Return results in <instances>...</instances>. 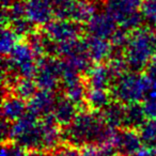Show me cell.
Here are the masks:
<instances>
[{"mask_svg": "<svg viewBox=\"0 0 156 156\" xmlns=\"http://www.w3.org/2000/svg\"><path fill=\"white\" fill-rule=\"evenodd\" d=\"M115 128L105 123L101 113L80 111L74 121L65 126L62 138L73 147L86 144H112Z\"/></svg>", "mask_w": 156, "mask_h": 156, "instance_id": "6da1fadb", "label": "cell"}, {"mask_svg": "<svg viewBox=\"0 0 156 156\" xmlns=\"http://www.w3.org/2000/svg\"><path fill=\"white\" fill-rule=\"evenodd\" d=\"M156 50V37L150 29H137L129 35L125 46L124 58L132 71L145 69Z\"/></svg>", "mask_w": 156, "mask_h": 156, "instance_id": "7a4b0ae2", "label": "cell"}, {"mask_svg": "<svg viewBox=\"0 0 156 156\" xmlns=\"http://www.w3.org/2000/svg\"><path fill=\"white\" fill-rule=\"evenodd\" d=\"M150 89L149 78L138 72H125L112 86V96L124 105L139 103L147 98Z\"/></svg>", "mask_w": 156, "mask_h": 156, "instance_id": "3957f363", "label": "cell"}, {"mask_svg": "<svg viewBox=\"0 0 156 156\" xmlns=\"http://www.w3.org/2000/svg\"><path fill=\"white\" fill-rule=\"evenodd\" d=\"M35 55L28 43H17L8 59L2 61V73L14 74L20 78H34Z\"/></svg>", "mask_w": 156, "mask_h": 156, "instance_id": "277c9868", "label": "cell"}, {"mask_svg": "<svg viewBox=\"0 0 156 156\" xmlns=\"http://www.w3.org/2000/svg\"><path fill=\"white\" fill-rule=\"evenodd\" d=\"M33 79L40 90L55 91L58 89L61 81V61L51 56L40 57Z\"/></svg>", "mask_w": 156, "mask_h": 156, "instance_id": "5b68a950", "label": "cell"}, {"mask_svg": "<svg viewBox=\"0 0 156 156\" xmlns=\"http://www.w3.org/2000/svg\"><path fill=\"white\" fill-rule=\"evenodd\" d=\"M44 27V32L58 44L75 41L83 31L80 23H77L73 20L58 18L57 20H51Z\"/></svg>", "mask_w": 156, "mask_h": 156, "instance_id": "8992f818", "label": "cell"}, {"mask_svg": "<svg viewBox=\"0 0 156 156\" xmlns=\"http://www.w3.org/2000/svg\"><path fill=\"white\" fill-rule=\"evenodd\" d=\"M112 145L120 155L133 156L141 149L143 144L138 130L123 127L120 130L117 129Z\"/></svg>", "mask_w": 156, "mask_h": 156, "instance_id": "52a82bcc", "label": "cell"}, {"mask_svg": "<svg viewBox=\"0 0 156 156\" xmlns=\"http://www.w3.org/2000/svg\"><path fill=\"white\" fill-rule=\"evenodd\" d=\"M117 24L108 13H95L87 23L86 30L90 37L110 40L118 29Z\"/></svg>", "mask_w": 156, "mask_h": 156, "instance_id": "ba28073f", "label": "cell"}, {"mask_svg": "<svg viewBox=\"0 0 156 156\" xmlns=\"http://www.w3.org/2000/svg\"><path fill=\"white\" fill-rule=\"evenodd\" d=\"M54 10L50 0H27L26 17L35 26H46L51 22Z\"/></svg>", "mask_w": 156, "mask_h": 156, "instance_id": "9c48e42d", "label": "cell"}, {"mask_svg": "<svg viewBox=\"0 0 156 156\" xmlns=\"http://www.w3.org/2000/svg\"><path fill=\"white\" fill-rule=\"evenodd\" d=\"M142 0H106L105 9L118 24L121 25L129 16L139 12Z\"/></svg>", "mask_w": 156, "mask_h": 156, "instance_id": "30bf717a", "label": "cell"}, {"mask_svg": "<svg viewBox=\"0 0 156 156\" xmlns=\"http://www.w3.org/2000/svg\"><path fill=\"white\" fill-rule=\"evenodd\" d=\"M57 98L52 91L40 90L34 94L33 98L29 100L27 104L28 111L37 118H44L54 112L57 103Z\"/></svg>", "mask_w": 156, "mask_h": 156, "instance_id": "8fae6325", "label": "cell"}, {"mask_svg": "<svg viewBox=\"0 0 156 156\" xmlns=\"http://www.w3.org/2000/svg\"><path fill=\"white\" fill-rule=\"evenodd\" d=\"M85 43L88 55L93 62H102L104 60H109L115 54L113 51L115 46L106 39L89 35L85 40Z\"/></svg>", "mask_w": 156, "mask_h": 156, "instance_id": "7c38bea8", "label": "cell"}, {"mask_svg": "<svg viewBox=\"0 0 156 156\" xmlns=\"http://www.w3.org/2000/svg\"><path fill=\"white\" fill-rule=\"evenodd\" d=\"M115 78L108 65H95L88 72L87 83L91 89L107 90L115 83Z\"/></svg>", "mask_w": 156, "mask_h": 156, "instance_id": "4fadbf2b", "label": "cell"}, {"mask_svg": "<svg viewBox=\"0 0 156 156\" xmlns=\"http://www.w3.org/2000/svg\"><path fill=\"white\" fill-rule=\"evenodd\" d=\"M52 115L59 125L65 127V126L69 125L74 121L76 115H78L77 105L66 96H61L57 100Z\"/></svg>", "mask_w": 156, "mask_h": 156, "instance_id": "5bb4252c", "label": "cell"}, {"mask_svg": "<svg viewBox=\"0 0 156 156\" xmlns=\"http://www.w3.org/2000/svg\"><path fill=\"white\" fill-rule=\"evenodd\" d=\"M2 119L9 122H15L22 118L28 110L25 100L17 95H8L2 102Z\"/></svg>", "mask_w": 156, "mask_h": 156, "instance_id": "9a60e30c", "label": "cell"}, {"mask_svg": "<svg viewBox=\"0 0 156 156\" xmlns=\"http://www.w3.org/2000/svg\"><path fill=\"white\" fill-rule=\"evenodd\" d=\"M125 109L126 106H124L123 103L119 102H112L105 107L101 115L104 119L105 123L108 126L115 129L124 127V121H125Z\"/></svg>", "mask_w": 156, "mask_h": 156, "instance_id": "2e32d148", "label": "cell"}, {"mask_svg": "<svg viewBox=\"0 0 156 156\" xmlns=\"http://www.w3.org/2000/svg\"><path fill=\"white\" fill-rule=\"evenodd\" d=\"M147 119L145 115L143 106L139 103L126 105L125 109V121H124V127L125 128H134L139 129L141 125Z\"/></svg>", "mask_w": 156, "mask_h": 156, "instance_id": "e0dca14e", "label": "cell"}, {"mask_svg": "<svg viewBox=\"0 0 156 156\" xmlns=\"http://www.w3.org/2000/svg\"><path fill=\"white\" fill-rule=\"evenodd\" d=\"M63 87H64L65 96L69 98L76 105H80L86 102V96H87L88 91L86 89L85 83L81 80L80 77L63 83Z\"/></svg>", "mask_w": 156, "mask_h": 156, "instance_id": "ac0fdd59", "label": "cell"}, {"mask_svg": "<svg viewBox=\"0 0 156 156\" xmlns=\"http://www.w3.org/2000/svg\"><path fill=\"white\" fill-rule=\"evenodd\" d=\"M87 105L94 111H102L111 103V96L107 90L103 89H91L87 92L86 96Z\"/></svg>", "mask_w": 156, "mask_h": 156, "instance_id": "d6986e66", "label": "cell"}, {"mask_svg": "<svg viewBox=\"0 0 156 156\" xmlns=\"http://www.w3.org/2000/svg\"><path fill=\"white\" fill-rule=\"evenodd\" d=\"M98 5L93 0H77L72 20L77 23H88L90 18L98 13Z\"/></svg>", "mask_w": 156, "mask_h": 156, "instance_id": "ffe728a7", "label": "cell"}, {"mask_svg": "<svg viewBox=\"0 0 156 156\" xmlns=\"http://www.w3.org/2000/svg\"><path fill=\"white\" fill-rule=\"evenodd\" d=\"M37 122H39L37 121V117H35L34 115H32V113L27 110V112L22 118H20L17 121L13 122V124H11L10 140L15 141L23 134H25L27 130H29L31 127H33Z\"/></svg>", "mask_w": 156, "mask_h": 156, "instance_id": "44dd1931", "label": "cell"}, {"mask_svg": "<svg viewBox=\"0 0 156 156\" xmlns=\"http://www.w3.org/2000/svg\"><path fill=\"white\" fill-rule=\"evenodd\" d=\"M11 88L14 94L23 100H30L37 92V86L32 78H18Z\"/></svg>", "mask_w": 156, "mask_h": 156, "instance_id": "7402d4cb", "label": "cell"}, {"mask_svg": "<svg viewBox=\"0 0 156 156\" xmlns=\"http://www.w3.org/2000/svg\"><path fill=\"white\" fill-rule=\"evenodd\" d=\"M143 147L156 149V119H147L138 129Z\"/></svg>", "mask_w": 156, "mask_h": 156, "instance_id": "603a6c76", "label": "cell"}, {"mask_svg": "<svg viewBox=\"0 0 156 156\" xmlns=\"http://www.w3.org/2000/svg\"><path fill=\"white\" fill-rule=\"evenodd\" d=\"M54 15L59 20H72L77 0H50Z\"/></svg>", "mask_w": 156, "mask_h": 156, "instance_id": "cb8c5ba5", "label": "cell"}, {"mask_svg": "<svg viewBox=\"0 0 156 156\" xmlns=\"http://www.w3.org/2000/svg\"><path fill=\"white\" fill-rule=\"evenodd\" d=\"M26 16V1L14 0L10 7L2 9V24L11 23L12 20Z\"/></svg>", "mask_w": 156, "mask_h": 156, "instance_id": "d4e9b609", "label": "cell"}, {"mask_svg": "<svg viewBox=\"0 0 156 156\" xmlns=\"http://www.w3.org/2000/svg\"><path fill=\"white\" fill-rule=\"evenodd\" d=\"M18 35L11 28H3L0 40V51L3 56H9L10 52L17 44Z\"/></svg>", "mask_w": 156, "mask_h": 156, "instance_id": "484cf974", "label": "cell"}, {"mask_svg": "<svg viewBox=\"0 0 156 156\" xmlns=\"http://www.w3.org/2000/svg\"><path fill=\"white\" fill-rule=\"evenodd\" d=\"M140 13L149 26L156 27V0H142Z\"/></svg>", "mask_w": 156, "mask_h": 156, "instance_id": "4316f807", "label": "cell"}, {"mask_svg": "<svg viewBox=\"0 0 156 156\" xmlns=\"http://www.w3.org/2000/svg\"><path fill=\"white\" fill-rule=\"evenodd\" d=\"M10 25H11L10 28H11L18 37H25V35L31 34V33L33 32V26H34L26 16L12 20V22L10 23Z\"/></svg>", "mask_w": 156, "mask_h": 156, "instance_id": "83f0119b", "label": "cell"}, {"mask_svg": "<svg viewBox=\"0 0 156 156\" xmlns=\"http://www.w3.org/2000/svg\"><path fill=\"white\" fill-rule=\"evenodd\" d=\"M27 150L20 145L18 143L14 142H7L3 143L1 147V156H28L27 155Z\"/></svg>", "mask_w": 156, "mask_h": 156, "instance_id": "f1b7e54d", "label": "cell"}, {"mask_svg": "<svg viewBox=\"0 0 156 156\" xmlns=\"http://www.w3.org/2000/svg\"><path fill=\"white\" fill-rule=\"evenodd\" d=\"M129 35L128 34V31L125 30L123 28L117 29L113 35L111 37L110 41L111 44L115 46V48H123L126 46L128 42V39H129Z\"/></svg>", "mask_w": 156, "mask_h": 156, "instance_id": "f546056e", "label": "cell"}, {"mask_svg": "<svg viewBox=\"0 0 156 156\" xmlns=\"http://www.w3.org/2000/svg\"><path fill=\"white\" fill-rule=\"evenodd\" d=\"M145 75L149 78V83H150V89L147 98V96L156 98V65L154 63H151L149 65Z\"/></svg>", "mask_w": 156, "mask_h": 156, "instance_id": "4dcf8cb0", "label": "cell"}, {"mask_svg": "<svg viewBox=\"0 0 156 156\" xmlns=\"http://www.w3.org/2000/svg\"><path fill=\"white\" fill-rule=\"evenodd\" d=\"M51 156H80V152L78 151L76 147L69 144L55 149Z\"/></svg>", "mask_w": 156, "mask_h": 156, "instance_id": "1f68e13d", "label": "cell"}, {"mask_svg": "<svg viewBox=\"0 0 156 156\" xmlns=\"http://www.w3.org/2000/svg\"><path fill=\"white\" fill-rule=\"evenodd\" d=\"M142 106L147 119H156V98H145Z\"/></svg>", "mask_w": 156, "mask_h": 156, "instance_id": "d6a6232c", "label": "cell"}, {"mask_svg": "<svg viewBox=\"0 0 156 156\" xmlns=\"http://www.w3.org/2000/svg\"><path fill=\"white\" fill-rule=\"evenodd\" d=\"M80 156H103V147L101 144H86L80 151Z\"/></svg>", "mask_w": 156, "mask_h": 156, "instance_id": "836d02e7", "label": "cell"}, {"mask_svg": "<svg viewBox=\"0 0 156 156\" xmlns=\"http://www.w3.org/2000/svg\"><path fill=\"white\" fill-rule=\"evenodd\" d=\"M10 134H11V124L9 121L2 119L1 121V137L3 142L10 140Z\"/></svg>", "mask_w": 156, "mask_h": 156, "instance_id": "e575fe53", "label": "cell"}, {"mask_svg": "<svg viewBox=\"0 0 156 156\" xmlns=\"http://www.w3.org/2000/svg\"><path fill=\"white\" fill-rule=\"evenodd\" d=\"M133 156H156V149H152V147H141L136 154Z\"/></svg>", "mask_w": 156, "mask_h": 156, "instance_id": "d590c367", "label": "cell"}, {"mask_svg": "<svg viewBox=\"0 0 156 156\" xmlns=\"http://www.w3.org/2000/svg\"><path fill=\"white\" fill-rule=\"evenodd\" d=\"M28 156H51V155H48V154L45 153L44 151H33L32 153Z\"/></svg>", "mask_w": 156, "mask_h": 156, "instance_id": "8d00e7d4", "label": "cell"}, {"mask_svg": "<svg viewBox=\"0 0 156 156\" xmlns=\"http://www.w3.org/2000/svg\"><path fill=\"white\" fill-rule=\"evenodd\" d=\"M1 1H2V9L10 7V5L12 3V0H1Z\"/></svg>", "mask_w": 156, "mask_h": 156, "instance_id": "74e56055", "label": "cell"}, {"mask_svg": "<svg viewBox=\"0 0 156 156\" xmlns=\"http://www.w3.org/2000/svg\"><path fill=\"white\" fill-rule=\"evenodd\" d=\"M152 63H154V64L156 65V50H155V58H154V60H153V62Z\"/></svg>", "mask_w": 156, "mask_h": 156, "instance_id": "f35d334b", "label": "cell"}]
</instances>
